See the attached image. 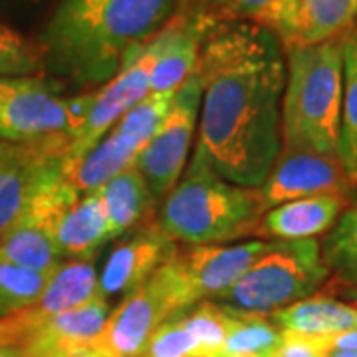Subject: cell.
Here are the masks:
<instances>
[{
    "instance_id": "obj_39",
    "label": "cell",
    "mask_w": 357,
    "mask_h": 357,
    "mask_svg": "<svg viewBox=\"0 0 357 357\" xmlns=\"http://www.w3.org/2000/svg\"><path fill=\"white\" fill-rule=\"evenodd\" d=\"M8 86V77H0V100H2V93H4V89ZM2 139V137H0Z\"/></svg>"
},
{
    "instance_id": "obj_17",
    "label": "cell",
    "mask_w": 357,
    "mask_h": 357,
    "mask_svg": "<svg viewBox=\"0 0 357 357\" xmlns=\"http://www.w3.org/2000/svg\"><path fill=\"white\" fill-rule=\"evenodd\" d=\"M109 302L100 294L88 304L66 310L48 318L28 337L20 351L26 356L38 354H66L77 356L91 351L96 337L102 333L109 316Z\"/></svg>"
},
{
    "instance_id": "obj_30",
    "label": "cell",
    "mask_w": 357,
    "mask_h": 357,
    "mask_svg": "<svg viewBox=\"0 0 357 357\" xmlns=\"http://www.w3.org/2000/svg\"><path fill=\"white\" fill-rule=\"evenodd\" d=\"M206 8L218 18L266 26L278 34L290 8V0H206Z\"/></svg>"
},
{
    "instance_id": "obj_35",
    "label": "cell",
    "mask_w": 357,
    "mask_h": 357,
    "mask_svg": "<svg viewBox=\"0 0 357 357\" xmlns=\"http://www.w3.org/2000/svg\"><path fill=\"white\" fill-rule=\"evenodd\" d=\"M22 357H100L93 351H88V354H77V356H66V354H38V356H26L22 354Z\"/></svg>"
},
{
    "instance_id": "obj_7",
    "label": "cell",
    "mask_w": 357,
    "mask_h": 357,
    "mask_svg": "<svg viewBox=\"0 0 357 357\" xmlns=\"http://www.w3.org/2000/svg\"><path fill=\"white\" fill-rule=\"evenodd\" d=\"M183 312V300L165 262L109 312L91 351L100 357H141L155 330Z\"/></svg>"
},
{
    "instance_id": "obj_10",
    "label": "cell",
    "mask_w": 357,
    "mask_h": 357,
    "mask_svg": "<svg viewBox=\"0 0 357 357\" xmlns=\"http://www.w3.org/2000/svg\"><path fill=\"white\" fill-rule=\"evenodd\" d=\"M77 195L62 175L60 165L42 183L22 217L0 238V258L34 270H56L64 260L56 243L58 218Z\"/></svg>"
},
{
    "instance_id": "obj_32",
    "label": "cell",
    "mask_w": 357,
    "mask_h": 357,
    "mask_svg": "<svg viewBox=\"0 0 357 357\" xmlns=\"http://www.w3.org/2000/svg\"><path fill=\"white\" fill-rule=\"evenodd\" d=\"M274 357H326V349L319 345L318 340L284 332L282 344Z\"/></svg>"
},
{
    "instance_id": "obj_29",
    "label": "cell",
    "mask_w": 357,
    "mask_h": 357,
    "mask_svg": "<svg viewBox=\"0 0 357 357\" xmlns=\"http://www.w3.org/2000/svg\"><path fill=\"white\" fill-rule=\"evenodd\" d=\"M183 324L195 335L204 357L222 354V345L229 335L232 316L230 310L218 302L206 300L191 307L189 314H178Z\"/></svg>"
},
{
    "instance_id": "obj_1",
    "label": "cell",
    "mask_w": 357,
    "mask_h": 357,
    "mask_svg": "<svg viewBox=\"0 0 357 357\" xmlns=\"http://www.w3.org/2000/svg\"><path fill=\"white\" fill-rule=\"evenodd\" d=\"M197 151L217 173L260 187L282 151L286 50L266 26L215 16L197 62Z\"/></svg>"
},
{
    "instance_id": "obj_26",
    "label": "cell",
    "mask_w": 357,
    "mask_h": 357,
    "mask_svg": "<svg viewBox=\"0 0 357 357\" xmlns=\"http://www.w3.org/2000/svg\"><path fill=\"white\" fill-rule=\"evenodd\" d=\"M54 270H34L0 258V318L32 306L46 290Z\"/></svg>"
},
{
    "instance_id": "obj_37",
    "label": "cell",
    "mask_w": 357,
    "mask_h": 357,
    "mask_svg": "<svg viewBox=\"0 0 357 357\" xmlns=\"http://www.w3.org/2000/svg\"><path fill=\"white\" fill-rule=\"evenodd\" d=\"M326 357H357V351H344V349H326Z\"/></svg>"
},
{
    "instance_id": "obj_33",
    "label": "cell",
    "mask_w": 357,
    "mask_h": 357,
    "mask_svg": "<svg viewBox=\"0 0 357 357\" xmlns=\"http://www.w3.org/2000/svg\"><path fill=\"white\" fill-rule=\"evenodd\" d=\"M324 349H344V351H357V328L349 332L337 333L328 340H318Z\"/></svg>"
},
{
    "instance_id": "obj_14",
    "label": "cell",
    "mask_w": 357,
    "mask_h": 357,
    "mask_svg": "<svg viewBox=\"0 0 357 357\" xmlns=\"http://www.w3.org/2000/svg\"><path fill=\"white\" fill-rule=\"evenodd\" d=\"M60 139L18 143L0 159V238L22 217L42 183L60 165Z\"/></svg>"
},
{
    "instance_id": "obj_16",
    "label": "cell",
    "mask_w": 357,
    "mask_h": 357,
    "mask_svg": "<svg viewBox=\"0 0 357 357\" xmlns=\"http://www.w3.org/2000/svg\"><path fill=\"white\" fill-rule=\"evenodd\" d=\"M351 204L349 195H314L264 211L258 222L256 238L260 241H310L328 234Z\"/></svg>"
},
{
    "instance_id": "obj_28",
    "label": "cell",
    "mask_w": 357,
    "mask_h": 357,
    "mask_svg": "<svg viewBox=\"0 0 357 357\" xmlns=\"http://www.w3.org/2000/svg\"><path fill=\"white\" fill-rule=\"evenodd\" d=\"M46 62L38 42L0 24V77H44Z\"/></svg>"
},
{
    "instance_id": "obj_13",
    "label": "cell",
    "mask_w": 357,
    "mask_h": 357,
    "mask_svg": "<svg viewBox=\"0 0 357 357\" xmlns=\"http://www.w3.org/2000/svg\"><path fill=\"white\" fill-rule=\"evenodd\" d=\"M258 189L262 192L266 208H270L314 195L335 192L351 197L354 187L337 157L282 149Z\"/></svg>"
},
{
    "instance_id": "obj_22",
    "label": "cell",
    "mask_w": 357,
    "mask_h": 357,
    "mask_svg": "<svg viewBox=\"0 0 357 357\" xmlns=\"http://www.w3.org/2000/svg\"><path fill=\"white\" fill-rule=\"evenodd\" d=\"M109 241V222L96 192L77 197L58 218L56 243L62 260L98 256L100 248Z\"/></svg>"
},
{
    "instance_id": "obj_8",
    "label": "cell",
    "mask_w": 357,
    "mask_h": 357,
    "mask_svg": "<svg viewBox=\"0 0 357 357\" xmlns=\"http://www.w3.org/2000/svg\"><path fill=\"white\" fill-rule=\"evenodd\" d=\"M201 98L203 88L195 72L177 89L165 121L135 159V167L159 201H163L177 185L189 163L192 141L199 128Z\"/></svg>"
},
{
    "instance_id": "obj_20",
    "label": "cell",
    "mask_w": 357,
    "mask_h": 357,
    "mask_svg": "<svg viewBox=\"0 0 357 357\" xmlns=\"http://www.w3.org/2000/svg\"><path fill=\"white\" fill-rule=\"evenodd\" d=\"M137 155L139 151L112 129L86 153L74 159H60V175L79 197L91 195L135 163Z\"/></svg>"
},
{
    "instance_id": "obj_6",
    "label": "cell",
    "mask_w": 357,
    "mask_h": 357,
    "mask_svg": "<svg viewBox=\"0 0 357 357\" xmlns=\"http://www.w3.org/2000/svg\"><path fill=\"white\" fill-rule=\"evenodd\" d=\"M93 89L60 96L48 77H13L0 100V137L13 143L70 137L89 112Z\"/></svg>"
},
{
    "instance_id": "obj_40",
    "label": "cell",
    "mask_w": 357,
    "mask_h": 357,
    "mask_svg": "<svg viewBox=\"0 0 357 357\" xmlns=\"http://www.w3.org/2000/svg\"><path fill=\"white\" fill-rule=\"evenodd\" d=\"M351 203L357 204V185L351 189Z\"/></svg>"
},
{
    "instance_id": "obj_36",
    "label": "cell",
    "mask_w": 357,
    "mask_h": 357,
    "mask_svg": "<svg viewBox=\"0 0 357 357\" xmlns=\"http://www.w3.org/2000/svg\"><path fill=\"white\" fill-rule=\"evenodd\" d=\"M18 143H13V141H4V139H0V159L2 157H6L8 153H13L14 151V147H16Z\"/></svg>"
},
{
    "instance_id": "obj_3",
    "label": "cell",
    "mask_w": 357,
    "mask_h": 357,
    "mask_svg": "<svg viewBox=\"0 0 357 357\" xmlns=\"http://www.w3.org/2000/svg\"><path fill=\"white\" fill-rule=\"evenodd\" d=\"M266 203L258 187H244L217 173L195 149L177 185L161 201L157 225L183 246L229 244L256 238Z\"/></svg>"
},
{
    "instance_id": "obj_2",
    "label": "cell",
    "mask_w": 357,
    "mask_h": 357,
    "mask_svg": "<svg viewBox=\"0 0 357 357\" xmlns=\"http://www.w3.org/2000/svg\"><path fill=\"white\" fill-rule=\"evenodd\" d=\"M178 0H60L38 44L46 74L91 91L145 50L178 13Z\"/></svg>"
},
{
    "instance_id": "obj_34",
    "label": "cell",
    "mask_w": 357,
    "mask_h": 357,
    "mask_svg": "<svg viewBox=\"0 0 357 357\" xmlns=\"http://www.w3.org/2000/svg\"><path fill=\"white\" fill-rule=\"evenodd\" d=\"M326 292H328V290H326ZM330 294H340V296H344L349 304L357 306V288H342V290H333V292Z\"/></svg>"
},
{
    "instance_id": "obj_11",
    "label": "cell",
    "mask_w": 357,
    "mask_h": 357,
    "mask_svg": "<svg viewBox=\"0 0 357 357\" xmlns=\"http://www.w3.org/2000/svg\"><path fill=\"white\" fill-rule=\"evenodd\" d=\"M159 54V36L141 50L135 58L119 70L107 84L93 89V100L84 123L66 137L64 155L60 159H74L91 149L105 133L115 128V123L128 114L129 109L149 93L151 72Z\"/></svg>"
},
{
    "instance_id": "obj_41",
    "label": "cell",
    "mask_w": 357,
    "mask_h": 357,
    "mask_svg": "<svg viewBox=\"0 0 357 357\" xmlns=\"http://www.w3.org/2000/svg\"><path fill=\"white\" fill-rule=\"evenodd\" d=\"M208 357H229V356H225V354H217V356H208Z\"/></svg>"
},
{
    "instance_id": "obj_42",
    "label": "cell",
    "mask_w": 357,
    "mask_h": 357,
    "mask_svg": "<svg viewBox=\"0 0 357 357\" xmlns=\"http://www.w3.org/2000/svg\"><path fill=\"white\" fill-rule=\"evenodd\" d=\"M356 26H357V24H356Z\"/></svg>"
},
{
    "instance_id": "obj_19",
    "label": "cell",
    "mask_w": 357,
    "mask_h": 357,
    "mask_svg": "<svg viewBox=\"0 0 357 357\" xmlns=\"http://www.w3.org/2000/svg\"><path fill=\"white\" fill-rule=\"evenodd\" d=\"M109 222L112 238H121L131 230L155 220V197L141 171L131 163L96 192Z\"/></svg>"
},
{
    "instance_id": "obj_31",
    "label": "cell",
    "mask_w": 357,
    "mask_h": 357,
    "mask_svg": "<svg viewBox=\"0 0 357 357\" xmlns=\"http://www.w3.org/2000/svg\"><path fill=\"white\" fill-rule=\"evenodd\" d=\"M141 357H204L195 335L181 316L161 324L145 345Z\"/></svg>"
},
{
    "instance_id": "obj_23",
    "label": "cell",
    "mask_w": 357,
    "mask_h": 357,
    "mask_svg": "<svg viewBox=\"0 0 357 357\" xmlns=\"http://www.w3.org/2000/svg\"><path fill=\"white\" fill-rule=\"evenodd\" d=\"M330 280L324 290L357 288V204H349L319 243Z\"/></svg>"
},
{
    "instance_id": "obj_27",
    "label": "cell",
    "mask_w": 357,
    "mask_h": 357,
    "mask_svg": "<svg viewBox=\"0 0 357 357\" xmlns=\"http://www.w3.org/2000/svg\"><path fill=\"white\" fill-rule=\"evenodd\" d=\"M175 93L177 91H167V93L149 91L137 105H133L128 114L115 123L114 129L121 137H126L137 151H141L149 141L153 139L161 123L165 121Z\"/></svg>"
},
{
    "instance_id": "obj_9",
    "label": "cell",
    "mask_w": 357,
    "mask_h": 357,
    "mask_svg": "<svg viewBox=\"0 0 357 357\" xmlns=\"http://www.w3.org/2000/svg\"><path fill=\"white\" fill-rule=\"evenodd\" d=\"M268 241L252 238L243 243L181 246L167 260L185 312L206 300H217L222 292L246 274Z\"/></svg>"
},
{
    "instance_id": "obj_12",
    "label": "cell",
    "mask_w": 357,
    "mask_h": 357,
    "mask_svg": "<svg viewBox=\"0 0 357 357\" xmlns=\"http://www.w3.org/2000/svg\"><path fill=\"white\" fill-rule=\"evenodd\" d=\"M177 248L178 244L167 236L157 220L131 230L119 238L105 258L98 276V294L105 300L126 296L149 280Z\"/></svg>"
},
{
    "instance_id": "obj_25",
    "label": "cell",
    "mask_w": 357,
    "mask_h": 357,
    "mask_svg": "<svg viewBox=\"0 0 357 357\" xmlns=\"http://www.w3.org/2000/svg\"><path fill=\"white\" fill-rule=\"evenodd\" d=\"M230 316H232V324L222 345L225 356L274 357L282 344L284 332L272 316L238 312V310H230Z\"/></svg>"
},
{
    "instance_id": "obj_21",
    "label": "cell",
    "mask_w": 357,
    "mask_h": 357,
    "mask_svg": "<svg viewBox=\"0 0 357 357\" xmlns=\"http://www.w3.org/2000/svg\"><path fill=\"white\" fill-rule=\"evenodd\" d=\"M282 332L304 335L310 340H328L357 328V306L337 300L333 294L319 290L306 300L270 314Z\"/></svg>"
},
{
    "instance_id": "obj_18",
    "label": "cell",
    "mask_w": 357,
    "mask_h": 357,
    "mask_svg": "<svg viewBox=\"0 0 357 357\" xmlns=\"http://www.w3.org/2000/svg\"><path fill=\"white\" fill-rule=\"evenodd\" d=\"M357 24V0H296L278 32L284 46L345 36Z\"/></svg>"
},
{
    "instance_id": "obj_24",
    "label": "cell",
    "mask_w": 357,
    "mask_h": 357,
    "mask_svg": "<svg viewBox=\"0 0 357 357\" xmlns=\"http://www.w3.org/2000/svg\"><path fill=\"white\" fill-rule=\"evenodd\" d=\"M337 159L351 187L357 185V26L344 36V100Z\"/></svg>"
},
{
    "instance_id": "obj_5",
    "label": "cell",
    "mask_w": 357,
    "mask_h": 357,
    "mask_svg": "<svg viewBox=\"0 0 357 357\" xmlns=\"http://www.w3.org/2000/svg\"><path fill=\"white\" fill-rule=\"evenodd\" d=\"M330 276L318 238L268 241L243 278L213 302L238 312L270 316L324 290Z\"/></svg>"
},
{
    "instance_id": "obj_4",
    "label": "cell",
    "mask_w": 357,
    "mask_h": 357,
    "mask_svg": "<svg viewBox=\"0 0 357 357\" xmlns=\"http://www.w3.org/2000/svg\"><path fill=\"white\" fill-rule=\"evenodd\" d=\"M286 50L282 149L337 157L344 100V36Z\"/></svg>"
},
{
    "instance_id": "obj_15",
    "label": "cell",
    "mask_w": 357,
    "mask_h": 357,
    "mask_svg": "<svg viewBox=\"0 0 357 357\" xmlns=\"http://www.w3.org/2000/svg\"><path fill=\"white\" fill-rule=\"evenodd\" d=\"M215 14L206 6L177 13L159 34V54L151 72V93L177 91L197 70L204 32Z\"/></svg>"
},
{
    "instance_id": "obj_38",
    "label": "cell",
    "mask_w": 357,
    "mask_h": 357,
    "mask_svg": "<svg viewBox=\"0 0 357 357\" xmlns=\"http://www.w3.org/2000/svg\"><path fill=\"white\" fill-rule=\"evenodd\" d=\"M0 357H22V351L16 347H4L0 345Z\"/></svg>"
}]
</instances>
